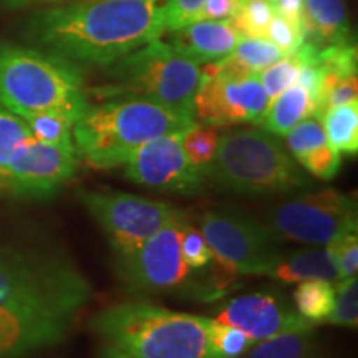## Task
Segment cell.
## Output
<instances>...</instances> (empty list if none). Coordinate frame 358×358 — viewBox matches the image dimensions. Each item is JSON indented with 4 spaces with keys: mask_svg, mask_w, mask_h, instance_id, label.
<instances>
[{
    "mask_svg": "<svg viewBox=\"0 0 358 358\" xmlns=\"http://www.w3.org/2000/svg\"><path fill=\"white\" fill-rule=\"evenodd\" d=\"M208 334L217 358H241L254 345L252 340L243 330L214 319H208Z\"/></svg>",
    "mask_w": 358,
    "mask_h": 358,
    "instance_id": "obj_30",
    "label": "cell"
},
{
    "mask_svg": "<svg viewBox=\"0 0 358 358\" xmlns=\"http://www.w3.org/2000/svg\"><path fill=\"white\" fill-rule=\"evenodd\" d=\"M111 347L131 358H217L208 319L148 302H123L103 308L90 322Z\"/></svg>",
    "mask_w": 358,
    "mask_h": 358,
    "instance_id": "obj_5",
    "label": "cell"
},
{
    "mask_svg": "<svg viewBox=\"0 0 358 358\" xmlns=\"http://www.w3.org/2000/svg\"><path fill=\"white\" fill-rule=\"evenodd\" d=\"M302 19L306 38L312 37L317 47L350 43L352 30L343 0H303Z\"/></svg>",
    "mask_w": 358,
    "mask_h": 358,
    "instance_id": "obj_19",
    "label": "cell"
},
{
    "mask_svg": "<svg viewBox=\"0 0 358 358\" xmlns=\"http://www.w3.org/2000/svg\"><path fill=\"white\" fill-rule=\"evenodd\" d=\"M310 116H317V103L306 88L295 83L268 100L259 124L275 136H285L295 124Z\"/></svg>",
    "mask_w": 358,
    "mask_h": 358,
    "instance_id": "obj_20",
    "label": "cell"
},
{
    "mask_svg": "<svg viewBox=\"0 0 358 358\" xmlns=\"http://www.w3.org/2000/svg\"><path fill=\"white\" fill-rule=\"evenodd\" d=\"M214 320L243 330L254 343L280 334L312 330L315 327L303 319L277 289H262L231 299L216 313Z\"/></svg>",
    "mask_w": 358,
    "mask_h": 358,
    "instance_id": "obj_15",
    "label": "cell"
},
{
    "mask_svg": "<svg viewBox=\"0 0 358 358\" xmlns=\"http://www.w3.org/2000/svg\"><path fill=\"white\" fill-rule=\"evenodd\" d=\"M332 261L335 271H337L338 280L348 279L357 275L358 271V237L357 231L347 232V234L330 241L325 245Z\"/></svg>",
    "mask_w": 358,
    "mask_h": 358,
    "instance_id": "obj_32",
    "label": "cell"
},
{
    "mask_svg": "<svg viewBox=\"0 0 358 358\" xmlns=\"http://www.w3.org/2000/svg\"><path fill=\"white\" fill-rule=\"evenodd\" d=\"M0 106L20 118L60 113L77 122L88 92L77 64L42 48L0 45Z\"/></svg>",
    "mask_w": 358,
    "mask_h": 358,
    "instance_id": "obj_4",
    "label": "cell"
},
{
    "mask_svg": "<svg viewBox=\"0 0 358 358\" xmlns=\"http://www.w3.org/2000/svg\"><path fill=\"white\" fill-rule=\"evenodd\" d=\"M111 82L92 90L98 98H138L191 111L201 80V65L169 42L153 40L110 65Z\"/></svg>",
    "mask_w": 358,
    "mask_h": 358,
    "instance_id": "obj_7",
    "label": "cell"
},
{
    "mask_svg": "<svg viewBox=\"0 0 358 358\" xmlns=\"http://www.w3.org/2000/svg\"><path fill=\"white\" fill-rule=\"evenodd\" d=\"M327 322L343 329H357L358 325V280L357 275L337 282L334 310Z\"/></svg>",
    "mask_w": 358,
    "mask_h": 358,
    "instance_id": "obj_31",
    "label": "cell"
},
{
    "mask_svg": "<svg viewBox=\"0 0 358 358\" xmlns=\"http://www.w3.org/2000/svg\"><path fill=\"white\" fill-rule=\"evenodd\" d=\"M77 166L75 146L48 145L29 136L12 155L8 196L19 199H52L71 181Z\"/></svg>",
    "mask_w": 358,
    "mask_h": 358,
    "instance_id": "obj_12",
    "label": "cell"
},
{
    "mask_svg": "<svg viewBox=\"0 0 358 358\" xmlns=\"http://www.w3.org/2000/svg\"><path fill=\"white\" fill-rule=\"evenodd\" d=\"M213 261L231 274L271 277L284 256L282 241L266 224L236 209H214L199 219Z\"/></svg>",
    "mask_w": 358,
    "mask_h": 358,
    "instance_id": "obj_8",
    "label": "cell"
},
{
    "mask_svg": "<svg viewBox=\"0 0 358 358\" xmlns=\"http://www.w3.org/2000/svg\"><path fill=\"white\" fill-rule=\"evenodd\" d=\"M268 96L259 75L245 78H226L201 75L192 98V113L211 127L261 123Z\"/></svg>",
    "mask_w": 358,
    "mask_h": 358,
    "instance_id": "obj_14",
    "label": "cell"
},
{
    "mask_svg": "<svg viewBox=\"0 0 358 358\" xmlns=\"http://www.w3.org/2000/svg\"><path fill=\"white\" fill-rule=\"evenodd\" d=\"M196 123L191 111L138 98H110L90 105L75 122L73 145L90 168L111 169L124 166L145 143Z\"/></svg>",
    "mask_w": 358,
    "mask_h": 358,
    "instance_id": "obj_2",
    "label": "cell"
},
{
    "mask_svg": "<svg viewBox=\"0 0 358 358\" xmlns=\"http://www.w3.org/2000/svg\"><path fill=\"white\" fill-rule=\"evenodd\" d=\"M92 295L69 259L0 243V308L73 322Z\"/></svg>",
    "mask_w": 358,
    "mask_h": 358,
    "instance_id": "obj_3",
    "label": "cell"
},
{
    "mask_svg": "<svg viewBox=\"0 0 358 358\" xmlns=\"http://www.w3.org/2000/svg\"><path fill=\"white\" fill-rule=\"evenodd\" d=\"M29 136L32 134L24 120L0 106V198L8 196V178H10L13 151Z\"/></svg>",
    "mask_w": 358,
    "mask_h": 358,
    "instance_id": "obj_26",
    "label": "cell"
},
{
    "mask_svg": "<svg viewBox=\"0 0 358 358\" xmlns=\"http://www.w3.org/2000/svg\"><path fill=\"white\" fill-rule=\"evenodd\" d=\"M243 38L231 20H198L194 24L171 30L169 43L179 53L198 65L221 60L234 50Z\"/></svg>",
    "mask_w": 358,
    "mask_h": 358,
    "instance_id": "obj_17",
    "label": "cell"
},
{
    "mask_svg": "<svg viewBox=\"0 0 358 358\" xmlns=\"http://www.w3.org/2000/svg\"><path fill=\"white\" fill-rule=\"evenodd\" d=\"M274 15L271 0H239L237 12L229 20L241 37L266 38L268 24Z\"/></svg>",
    "mask_w": 358,
    "mask_h": 358,
    "instance_id": "obj_29",
    "label": "cell"
},
{
    "mask_svg": "<svg viewBox=\"0 0 358 358\" xmlns=\"http://www.w3.org/2000/svg\"><path fill=\"white\" fill-rule=\"evenodd\" d=\"M71 322L0 308V358H24L57 345Z\"/></svg>",
    "mask_w": 358,
    "mask_h": 358,
    "instance_id": "obj_16",
    "label": "cell"
},
{
    "mask_svg": "<svg viewBox=\"0 0 358 358\" xmlns=\"http://www.w3.org/2000/svg\"><path fill=\"white\" fill-rule=\"evenodd\" d=\"M166 0H73L45 8L27 25V38L73 64L110 66L166 34Z\"/></svg>",
    "mask_w": 358,
    "mask_h": 358,
    "instance_id": "obj_1",
    "label": "cell"
},
{
    "mask_svg": "<svg viewBox=\"0 0 358 358\" xmlns=\"http://www.w3.org/2000/svg\"><path fill=\"white\" fill-rule=\"evenodd\" d=\"M266 38L271 40L284 55L297 50L307 40L306 30H303L302 25L295 24V22L285 19L282 15H277V13L268 24Z\"/></svg>",
    "mask_w": 358,
    "mask_h": 358,
    "instance_id": "obj_33",
    "label": "cell"
},
{
    "mask_svg": "<svg viewBox=\"0 0 358 358\" xmlns=\"http://www.w3.org/2000/svg\"><path fill=\"white\" fill-rule=\"evenodd\" d=\"M182 256L187 267L191 271H199V268H206L213 262V250L206 243L204 236L201 234L198 227L191 226L189 222L186 224L185 236H182Z\"/></svg>",
    "mask_w": 358,
    "mask_h": 358,
    "instance_id": "obj_35",
    "label": "cell"
},
{
    "mask_svg": "<svg viewBox=\"0 0 358 358\" xmlns=\"http://www.w3.org/2000/svg\"><path fill=\"white\" fill-rule=\"evenodd\" d=\"M239 0H206L199 20H227L237 12Z\"/></svg>",
    "mask_w": 358,
    "mask_h": 358,
    "instance_id": "obj_36",
    "label": "cell"
},
{
    "mask_svg": "<svg viewBox=\"0 0 358 358\" xmlns=\"http://www.w3.org/2000/svg\"><path fill=\"white\" fill-rule=\"evenodd\" d=\"M271 3L277 15L285 17L303 27V0H271Z\"/></svg>",
    "mask_w": 358,
    "mask_h": 358,
    "instance_id": "obj_37",
    "label": "cell"
},
{
    "mask_svg": "<svg viewBox=\"0 0 358 358\" xmlns=\"http://www.w3.org/2000/svg\"><path fill=\"white\" fill-rule=\"evenodd\" d=\"M241 358H325V353L312 329L261 340Z\"/></svg>",
    "mask_w": 358,
    "mask_h": 358,
    "instance_id": "obj_22",
    "label": "cell"
},
{
    "mask_svg": "<svg viewBox=\"0 0 358 358\" xmlns=\"http://www.w3.org/2000/svg\"><path fill=\"white\" fill-rule=\"evenodd\" d=\"M320 47H317L312 42H303L297 50L292 53H287L277 60L275 64L267 66L259 73V80H261L264 90H266L268 100L279 95V93L287 90L289 87L297 83L299 75H301L302 69L308 64H313L319 55Z\"/></svg>",
    "mask_w": 358,
    "mask_h": 358,
    "instance_id": "obj_23",
    "label": "cell"
},
{
    "mask_svg": "<svg viewBox=\"0 0 358 358\" xmlns=\"http://www.w3.org/2000/svg\"><path fill=\"white\" fill-rule=\"evenodd\" d=\"M357 201L334 187L306 192L267 213L266 226L279 239L312 245L357 231Z\"/></svg>",
    "mask_w": 358,
    "mask_h": 358,
    "instance_id": "obj_10",
    "label": "cell"
},
{
    "mask_svg": "<svg viewBox=\"0 0 358 358\" xmlns=\"http://www.w3.org/2000/svg\"><path fill=\"white\" fill-rule=\"evenodd\" d=\"M24 122L35 140L58 146L73 145V124L69 116L60 113H38L24 116Z\"/></svg>",
    "mask_w": 358,
    "mask_h": 358,
    "instance_id": "obj_28",
    "label": "cell"
},
{
    "mask_svg": "<svg viewBox=\"0 0 358 358\" xmlns=\"http://www.w3.org/2000/svg\"><path fill=\"white\" fill-rule=\"evenodd\" d=\"M101 358H131V357H128L127 353L120 352L118 348H115V347L110 345V347L105 348V352H103Z\"/></svg>",
    "mask_w": 358,
    "mask_h": 358,
    "instance_id": "obj_39",
    "label": "cell"
},
{
    "mask_svg": "<svg viewBox=\"0 0 358 358\" xmlns=\"http://www.w3.org/2000/svg\"><path fill=\"white\" fill-rule=\"evenodd\" d=\"M319 120L330 145L340 155L358 153V101L329 108Z\"/></svg>",
    "mask_w": 358,
    "mask_h": 358,
    "instance_id": "obj_24",
    "label": "cell"
},
{
    "mask_svg": "<svg viewBox=\"0 0 358 358\" xmlns=\"http://www.w3.org/2000/svg\"><path fill=\"white\" fill-rule=\"evenodd\" d=\"M295 310H297L303 319L319 324L325 322L330 312L334 310L335 303V289L332 282L313 279L299 282L297 287L292 294Z\"/></svg>",
    "mask_w": 358,
    "mask_h": 358,
    "instance_id": "obj_25",
    "label": "cell"
},
{
    "mask_svg": "<svg viewBox=\"0 0 358 358\" xmlns=\"http://www.w3.org/2000/svg\"><path fill=\"white\" fill-rule=\"evenodd\" d=\"M182 131L163 134L138 148L124 164L129 181L174 194H198L206 179L204 171L187 159L181 145Z\"/></svg>",
    "mask_w": 358,
    "mask_h": 358,
    "instance_id": "obj_13",
    "label": "cell"
},
{
    "mask_svg": "<svg viewBox=\"0 0 358 358\" xmlns=\"http://www.w3.org/2000/svg\"><path fill=\"white\" fill-rule=\"evenodd\" d=\"M219 138L221 134L217 127H211V124L196 123L182 131L181 145L192 166L204 171L211 164L216 156Z\"/></svg>",
    "mask_w": 358,
    "mask_h": 358,
    "instance_id": "obj_27",
    "label": "cell"
},
{
    "mask_svg": "<svg viewBox=\"0 0 358 358\" xmlns=\"http://www.w3.org/2000/svg\"><path fill=\"white\" fill-rule=\"evenodd\" d=\"M78 198L105 232L116 264L127 261L161 227L185 217L173 206L129 192L82 189Z\"/></svg>",
    "mask_w": 358,
    "mask_h": 358,
    "instance_id": "obj_9",
    "label": "cell"
},
{
    "mask_svg": "<svg viewBox=\"0 0 358 358\" xmlns=\"http://www.w3.org/2000/svg\"><path fill=\"white\" fill-rule=\"evenodd\" d=\"M204 178L224 191L250 198L294 194L312 185L275 134L266 129H236L219 138Z\"/></svg>",
    "mask_w": 358,
    "mask_h": 358,
    "instance_id": "obj_6",
    "label": "cell"
},
{
    "mask_svg": "<svg viewBox=\"0 0 358 358\" xmlns=\"http://www.w3.org/2000/svg\"><path fill=\"white\" fill-rule=\"evenodd\" d=\"M206 0H166L163 8L164 30L171 32L199 20Z\"/></svg>",
    "mask_w": 358,
    "mask_h": 358,
    "instance_id": "obj_34",
    "label": "cell"
},
{
    "mask_svg": "<svg viewBox=\"0 0 358 358\" xmlns=\"http://www.w3.org/2000/svg\"><path fill=\"white\" fill-rule=\"evenodd\" d=\"M186 224L187 216L166 224L148 237L127 261L116 264L124 284L148 292L181 287L191 274L181 248Z\"/></svg>",
    "mask_w": 358,
    "mask_h": 358,
    "instance_id": "obj_11",
    "label": "cell"
},
{
    "mask_svg": "<svg viewBox=\"0 0 358 358\" xmlns=\"http://www.w3.org/2000/svg\"><path fill=\"white\" fill-rule=\"evenodd\" d=\"M60 2V0H2V6L10 10H17V8H25L32 6H40V3H53Z\"/></svg>",
    "mask_w": 358,
    "mask_h": 358,
    "instance_id": "obj_38",
    "label": "cell"
},
{
    "mask_svg": "<svg viewBox=\"0 0 358 358\" xmlns=\"http://www.w3.org/2000/svg\"><path fill=\"white\" fill-rule=\"evenodd\" d=\"M289 153L312 176L330 181L342 168V156L330 145L320 120L315 116L302 120L285 134Z\"/></svg>",
    "mask_w": 358,
    "mask_h": 358,
    "instance_id": "obj_18",
    "label": "cell"
},
{
    "mask_svg": "<svg viewBox=\"0 0 358 358\" xmlns=\"http://www.w3.org/2000/svg\"><path fill=\"white\" fill-rule=\"evenodd\" d=\"M272 279L294 284V282L320 279L327 282H338L337 271L330 261L327 249L297 250L284 254L271 274Z\"/></svg>",
    "mask_w": 358,
    "mask_h": 358,
    "instance_id": "obj_21",
    "label": "cell"
}]
</instances>
